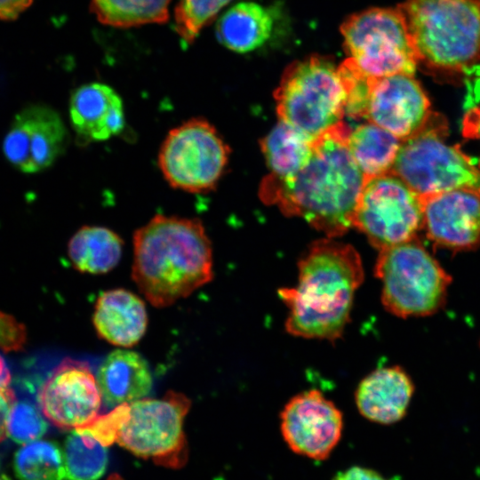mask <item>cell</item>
<instances>
[{"label": "cell", "instance_id": "obj_38", "mask_svg": "<svg viewBox=\"0 0 480 480\" xmlns=\"http://www.w3.org/2000/svg\"><path fill=\"white\" fill-rule=\"evenodd\" d=\"M0 480H9L7 476H5L0 469Z\"/></svg>", "mask_w": 480, "mask_h": 480}, {"label": "cell", "instance_id": "obj_22", "mask_svg": "<svg viewBox=\"0 0 480 480\" xmlns=\"http://www.w3.org/2000/svg\"><path fill=\"white\" fill-rule=\"evenodd\" d=\"M124 246L114 230L97 225L81 227L71 236L68 254L74 268L84 273L103 274L119 262Z\"/></svg>", "mask_w": 480, "mask_h": 480}, {"label": "cell", "instance_id": "obj_15", "mask_svg": "<svg viewBox=\"0 0 480 480\" xmlns=\"http://www.w3.org/2000/svg\"><path fill=\"white\" fill-rule=\"evenodd\" d=\"M280 419L282 436L289 448L316 460L329 457L342 434L341 412L316 389L292 397Z\"/></svg>", "mask_w": 480, "mask_h": 480}, {"label": "cell", "instance_id": "obj_20", "mask_svg": "<svg viewBox=\"0 0 480 480\" xmlns=\"http://www.w3.org/2000/svg\"><path fill=\"white\" fill-rule=\"evenodd\" d=\"M97 382L107 407L114 408L144 398L152 388L147 361L137 352L117 349L102 362Z\"/></svg>", "mask_w": 480, "mask_h": 480}, {"label": "cell", "instance_id": "obj_35", "mask_svg": "<svg viewBox=\"0 0 480 480\" xmlns=\"http://www.w3.org/2000/svg\"><path fill=\"white\" fill-rule=\"evenodd\" d=\"M32 0H0V19L14 20L27 9Z\"/></svg>", "mask_w": 480, "mask_h": 480}, {"label": "cell", "instance_id": "obj_17", "mask_svg": "<svg viewBox=\"0 0 480 480\" xmlns=\"http://www.w3.org/2000/svg\"><path fill=\"white\" fill-rule=\"evenodd\" d=\"M71 125L83 140L104 141L124 128V104L118 93L102 83L79 86L69 101Z\"/></svg>", "mask_w": 480, "mask_h": 480}, {"label": "cell", "instance_id": "obj_16", "mask_svg": "<svg viewBox=\"0 0 480 480\" xmlns=\"http://www.w3.org/2000/svg\"><path fill=\"white\" fill-rule=\"evenodd\" d=\"M423 228L436 247L460 252L480 245V196L466 190L420 196Z\"/></svg>", "mask_w": 480, "mask_h": 480}, {"label": "cell", "instance_id": "obj_26", "mask_svg": "<svg viewBox=\"0 0 480 480\" xmlns=\"http://www.w3.org/2000/svg\"><path fill=\"white\" fill-rule=\"evenodd\" d=\"M66 480H97L106 471V446L86 431L76 428L64 443Z\"/></svg>", "mask_w": 480, "mask_h": 480}, {"label": "cell", "instance_id": "obj_29", "mask_svg": "<svg viewBox=\"0 0 480 480\" xmlns=\"http://www.w3.org/2000/svg\"><path fill=\"white\" fill-rule=\"evenodd\" d=\"M44 416L40 408L33 404L15 400L9 411L7 436L20 444L39 439L48 428Z\"/></svg>", "mask_w": 480, "mask_h": 480}, {"label": "cell", "instance_id": "obj_3", "mask_svg": "<svg viewBox=\"0 0 480 480\" xmlns=\"http://www.w3.org/2000/svg\"><path fill=\"white\" fill-rule=\"evenodd\" d=\"M298 284L278 294L288 308V333L335 341L350 319L356 291L364 280L360 256L332 238L314 242L298 264Z\"/></svg>", "mask_w": 480, "mask_h": 480}, {"label": "cell", "instance_id": "obj_13", "mask_svg": "<svg viewBox=\"0 0 480 480\" xmlns=\"http://www.w3.org/2000/svg\"><path fill=\"white\" fill-rule=\"evenodd\" d=\"M439 115L414 76L397 74L371 78L366 116L372 123L405 140L430 127Z\"/></svg>", "mask_w": 480, "mask_h": 480}, {"label": "cell", "instance_id": "obj_5", "mask_svg": "<svg viewBox=\"0 0 480 480\" xmlns=\"http://www.w3.org/2000/svg\"><path fill=\"white\" fill-rule=\"evenodd\" d=\"M274 97L279 120L312 140L343 122L347 88L339 66L328 58L290 64Z\"/></svg>", "mask_w": 480, "mask_h": 480}, {"label": "cell", "instance_id": "obj_33", "mask_svg": "<svg viewBox=\"0 0 480 480\" xmlns=\"http://www.w3.org/2000/svg\"><path fill=\"white\" fill-rule=\"evenodd\" d=\"M15 400L14 392L10 388H0V444L7 435L9 411Z\"/></svg>", "mask_w": 480, "mask_h": 480}, {"label": "cell", "instance_id": "obj_36", "mask_svg": "<svg viewBox=\"0 0 480 480\" xmlns=\"http://www.w3.org/2000/svg\"><path fill=\"white\" fill-rule=\"evenodd\" d=\"M11 373L7 364L0 355V388H9L11 383Z\"/></svg>", "mask_w": 480, "mask_h": 480}, {"label": "cell", "instance_id": "obj_4", "mask_svg": "<svg viewBox=\"0 0 480 480\" xmlns=\"http://www.w3.org/2000/svg\"><path fill=\"white\" fill-rule=\"evenodd\" d=\"M397 8L418 67L444 78L480 73V0H405Z\"/></svg>", "mask_w": 480, "mask_h": 480}, {"label": "cell", "instance_id": "obj_27", "mask_svg": "<svg viewBox=\"0 0 480 480\" xmlns=\"http://www.w3.org/2000/svg\"><path fill=\"white\" fill-rule=\"evenodd\" d=\"M13 469L20 480H66L63 450L52 441L23 444L14 454Z\"/></svg>", "mask_w": 480, "mask_h": 480}, {"label": "cell", "instance_id": "obj_21", "mask_svg": "<svg viewBox=\"0 0 480 480\" xmlns=\"http://www.w3.org/2000/svg\"><path fill=\"white\" fill-rule=\"evenodd\" d=\"M273 24V16L267 8L254 2H241L219 19L216 36L228 49L244 53L266 43Z\"/></svg>", "mask_w": 480, "mask_h": 480}, {"label": "cell", "instance_id": "obj_19", "mask_svg": "<svg viewBox=\"0 0 480 480\" xmlns=\"http://www.w3.org/2000/svg\"><path fill=\"white\" fill-rule=\"evenodd\" d=\"M92 321L101 339L129 348L144 335L148 316L144 302L136 294L125 289H114L98 297Z\"/></svg>", "mask_w": 480, "mask_h": 480}, {"label": "cell", "instance_id": "obj_8", "mask_svg": "<svg viewBox=\"0 0 480 480\" xmlns=\"http://www.w3.org/2000/svg\"><path fill=\"white\" fill-rule=\"evenodd\" d=\"M348 59L365 76H414L416 53L398 8H371L349 16L340 27Z\"/></svg>", "mask_w": 480, "mask_h": 480}, {"label": "cell", "instance_id": "obj_31", "mask_svg": "<svg viewBox=\"0 0 480 480\" xmlns=\"http://www.w3.org/2000/svg\"><path fill=\"white\" fill-rule=\"evenodd\" d=\"M26 341V330L13 316L0 312V348L6 352L17 351Z\"/></svg>", "mask_w": 480, "mask_h": 480}, {"label": "cell", "instance_id": "obj_37", "mask_svg": "<svg viewBox=\"0 0 480 480\" xmlns=\"http://www.w3.org/2000/svg\"><path fill=\"white\" fill-rule=\"evenodd\" d=\"M108 480H124V479L119 475L113 474L108 478Z\"/></svg>", "mask_w": 480, "mask_h": 480}, {"label": "cell", "instance_id": "obj_25", "mask_svg": "<svg viewBox=\"0 0 480 480\" xmlns=\"http://www.w3.org/2000/svg\"><path fill=\"white\" fill-rule=\"evenodd\" d=\"M171 0H91V9L103 24L128 28L163 23Z\"/></svg>", "mask_w": 480, "mask_h": 480}, {"label": "cell", "instance_id": "obj_2", "mask_svg": "<svg viewBox=\"0 0 480 480\" xmlns=\"http://www.w3.org/2000/svg\"><path fill=\"white\" fill-rule=\"evenodd\" d=\"M132 277L155 307L186 298L213 277L212 248L196 218L156 214L132 236Z\"/></svg>", "mask_w": 480, "mask_h": 480}, {"label": "cell", "instance_id": "obj_14", "mask_svg": "<svg viewBox=\"0 0 480 480\" xmlns=\"http://www.w3.org/2000/svg\"><path fill=\"white\" fill-rule=\"evenodd\" d=\"M68 142V132L58 112L36 104L15 116L4 139L3 150L17 169L34 173L51 166L63 154Z\"/></svg>", "mask_w": 480, "mask_h": 480}, {"label": "cell", "instance_id": "obj_32", "mask_svg": "<svg viewBox=\"0 0 480 480\" xmlns=\"http://www.w3.org/2000/svg\"><path fill=\"white\" fill-rule=\"evenodd\" d=\"M334 480H389L378 471L361 466H353L340 471Z\"/></svg>", "mask_w": 480, "mask_h": 480}, {"label": "cell", "instance_id": "obj_1", "mask_svg": "<svg viewBox=\"0 0 480 480\" xmlns=\"http://www.w3.org/2000/svg\"><path fill=\"white\" fill-rule=\"evenodd\" d=\"M350 131L342 122L314 140L309 159L293 175L268 174L260 184L261 200L330 238L347 232L365 181L348 148Z\"/></svg>", "mask_w": 480, "mask_h": 480}, {"label": "cell", "instance_id": "obj_30", "mask_svg": "<svg viewBox=\"0 0 480 480\" xmlns=\"http://www.w3.org/2000/svg\"><path fill=\"white\" fill-rule=\"evenodd\" d=\"M129 412V404H120L107 414L98 415L90 424L80 429L86 431L107 447L116 442L120 428Z\"/></svg>", "mask_w": 480, "mask_h": 480}, {"label": "cell", "instance_id": "obj_34", "mask_svg": "<svg viewBox=\"0 0 480 480\" xmlns=\"http://www.w3.org/2000/svg\"><path fill=\"white\" fill-rule=\"evenodd\" d=\"M463 136L480 140V105L469 109L462 121Z\"/></svg>", "mask_w": 480, "mask_h": 480}, {"label": "cell", "instance_id": "obj_9", "mask_svg": "<svg viewBox=\"0 0 480 480\" xmlns=\"http://www.w3.org/2000/svg\"><path fill=\"white\" fill-rule=\"evenodd\" d=\"M229 152L208 120L193 117L168 132L160 146L157 164L172 188L205 193L214 189L224 174Z\"/></svg>", "mask_w": 480, "mask_h": 480}, {"label": "cell", "instance_id": "obj_24", "mask_svg": "<svg viewBox=\"0 0 480 480\" xmlns=\"http://www.w3.org/2000/svg\"><path fill=\"white\" fill-rule=\"evenodd\" d=\"M270 175L286 178L296 173L309 159L313 140L279 120L260 141Z\"/></svg>", "mask_w": 480, "mask_h": 480}, {"label": "cell", "instance_id": "obj_12", "mask_svg": "<svg viewBox=\"0 0 480 480\" xmlns=\"http://www.w3.org/2000/svg\"><path fill=\"white\" fill-rule=\"evenodd\" d=\"M101 403L102 396L90 364L70 357L52 370L38 391L43 414L64 430L90 424L99 415Z\"/></svg>", "mask_w": 480, "mask_h": 480}, {"label": "cell", "instance_id": "obj_23", "mask_svg": "<svg viewBox=\"0 0 480 480\" xmlns=\"http://www.w3.org/2000/svg\"><path fill=\"white\" fill-rule=\"evenodd\" d=\"M402 141L387 130L368 122L350 131L348 148L367 180L390 172Z\"/></svg>", "mask_w": 480, "mask_h": 480}, {"label": "cell", "instance_id": "obj_28", "mask_svg": "<svg viewBox=\"0 0 480 480\" xmlns=\"http://www.w3.org/2000/svg\"><path fill=\"white\" fill-rule=\"evenodd\" d=\"M231 0H179L174 28L183 43L191 44L200 30Z\"/></svg>", "mask_w": 480, "mask_h": 480}, {"label": "cell", "instance_id": "obj_18", "mask_svg": "<svg viewBox=\"0 0 480 480\" xmlns=\"http://www.w3.org/2000/svg\"><path fill=\"white\" fill-rule=\"evenodd\" d=\"M414 385L399 366L379 368L359 383L355 399L359 412L380 424H392L407 412Z\"/></svg>", "mask_w": 480, "mask_h": 480}, {"label": "cell", "instance_id": "obj_11", "mask_svg": "<svg viewBox=\"0 0 480 480\" xmlns=\"http://www.w3.org/2000/svg\"><path fill=\"white\" fill-rule=\"evenodd\" d=\"M421 196L388 172L365 180L354 213L358 228L381 250L417 237L423 228Z\"/></svg>", "mask_w": 480, "mask_h": 480}, {"label": "cell", "instance_id": "obj_6", "mask_svg": "<svg viewBox=\"0 0 480 480\" xmlns=\"http://www.w3.org/2000/svg\"><path fill=\"white\" fill-rule=\"evenodd\" d=\"M374 274L382 284L384 308L403 318L439 311L452 283V276L418 237L380 250Z\"/></svg>", "mask_w": 480, "mask_h": 480}, {"label": "cell", "instance_id": "obj_7", "mask_svg": "<svg viewBox=\"0 0 480 480\" xmlns=\"http://www.w3.org/2000/svg\"><path fill=\"white\" fill-rule=\"evenodd\" d=\"M444 117L420 134L402 141L390 171L420 196L466 190L480 196V158L465 154L459 145L444 142Z\"/></svg>", "mask_w": 480, "mask_h": 480}, {"label": "cell", "instance_id": "obj_10", "mask_svg": "<svg viewBox=\"0 0 480 480\" xmlns=\"http://www.w3.org/2000/svg\"><path fill=\"white\" fill-rule=\"evenodd\" d=\"M130 412L116 442L133 454L171 468L188 460L183 422L191 402L183 394L168 391L162 398H141L129 404Z\"/></svg>", "mask_w": 480, "mask_h": 480}]
</instances>
